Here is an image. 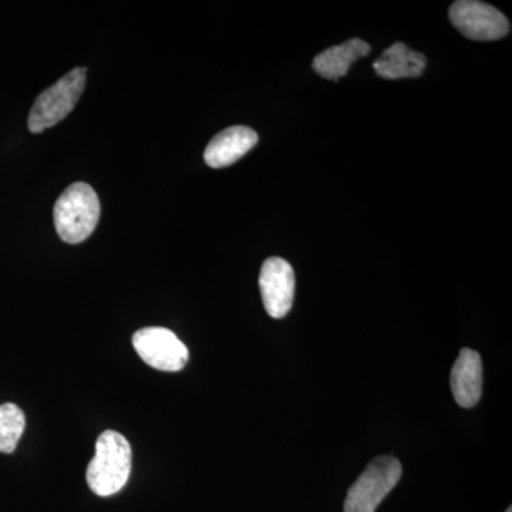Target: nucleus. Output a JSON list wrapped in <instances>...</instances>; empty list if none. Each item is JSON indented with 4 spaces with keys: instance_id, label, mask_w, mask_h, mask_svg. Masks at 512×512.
Wrapping results in <instances>:
<instances>
[{
    "instance_id": "nucleus-1",
    "label": "nucleus",
    "mask_w": 512,
    "mask_h": 512,
    "mask_svg": "<svg viewBox=\"0 0 512 512\" xmlns=\"http://www.w3.org/2000/svg\"><path fill=\"white\" fill-rule=\"evenodd\" d=\"M131 473V446L123 434L104 431L97 439L96 454L87 467V484L99 497L123 490Z\"/></svg>"
},
{
    "instance_id": "nucleus-2",
    "label": "nucleus",
    "mask_w": 512,
    "mask_h": 512,
    "mask_svg": "<svg viewBox=\"0 0 512 512\" xmlns=\"http://www.w3.org/2000/svg\"><path fill=\"white\" fill-rule=\"evenodd\" d=\"M53 220L57 235L67 244L86 241L99 224V195L89 184L70 185L56 201Z\"/></svg>"
},
{
    "instance_id": "nucleus-3",
    "label": "nucleus",
    "mask_w": 512,
    "mask_h": 512,
    "mask_svg": "<svg viewBox=\"0 0 512 512\" xmlns=\"http://www.w3.org/2000/svg\"><path fill=\"white\" fill-rule=\"evenodd\" d=\"M86 73V67H76L72 72L64 74L59 82L37 96L29 114L30 133H43L72 113L84 92Z\"/></svg>"
},
{
    "instance_id": "nucleus-4",
    "label": "nucleus",
    "mask_w": 512,
    "mask_h": 512,
    "mask_svg": "<svg viewBox=\"0 0 512 512\" xmlns=\"http://www.w3.org/2000/svg\"><path fill=\"white\" fill-rule=\"evenodd\" d=\"M402 473V464L397 458H375L350 487L345 512H375L386 495L399 483Z\"/></svg>"
},
{
    "instance_id": "nucleus-5",
    "label": "nucleus",
    "mask_w": 512,
    "mask_h": 512,
    "mask_svg": "<svg viewBox=\"0 0 512 512\" xmlns=\"http://www.w3.org/2000/svg\"><path fill=\"white\" fill-rule=\"evenodd\" d=\"M450 20L461 35L478 42L503 39L510 33L504 13L477 0H458L450 8Z\"/></svg>"
},
{
    "instance_id": "nucleus-6",
    "label": "nucleus",
    "mask_w": 512,
    "mask_h": 512,
    "mask_svg": "<svg viewBox=\"0 0 512 512\" xmlns=\"http://www.w3.org/2000/svg\"><path fill=\"white\" fill-rule=\"evenodd\" d=\"M138 356L161 372H180L190 359L187 346L165 328H144L133 336Z\"/></svg>"
},
{
    "instance_id": "nucleus-7",
    "label": "nucleus",
    "mask_w": 512,
    "mask_h": 512,
    "mask_svg": "<svg viewBox=\"0 0 512 512\" xmlns=\"http://www.w3.org/2000/svg\"><path fill=\"white\" fill-rule=\"evenodd\" d=\"M259 288L268 315L274 319L285 318L292 309L295 295V274L291 264L278 256L266 259L259 275Z\"/></svg>"
},
{
    "instance_id": "nucleus-8",
    "label": "nucleus",
    "mask_w": 512,
    "mask_h": 512,
    "mask_svg": "<svg viewBox=\"0 0 512 512\" xmlns=\"http://www.w3.org/2000/svg\"><path fill=\"white\" fill-rule=\"evenodd\" d=\"M258 143V134L252 128L234 126L225 128L212 138L205 148L204 160L211 168H224L237 163Z\"/></svg>"
},
{
    "instance_id": "nucleus-9",
    "label": "nucleus",
    "mask_w": 512,
    "mask_h": 512,
    "mask_svg": "<svg viewBox=\"0 0 512 512\" xmlns=\"http://www.w3.org/2000/svg\"><path fill=\"white\" fill-rule=\"evenodd\" d=\"M451 390L456 402L464 409H471L480 402L483 393V362L476 350H460L451 370Z\"/></svg>"
},
{
    "instance_id": "nucleus-10",
    "label": "nucleus",
    "mask_w": 512,
    "mask_h": 512,
    "mask_svg": "<svg viewBox=\"0 0 512 512\" xmlns=\"http://www.w3.org/2000/svg\"><path fill=\"white\" fill-rule=\"evenodd\" d=\"M426 57L397 42L384 50L382 57L373 64L377 76L387 80L419 77L426 69Z\"/></svg>"
},
{
    "instance_id": "nucleus-11",
    "label": "nucleus",
    "mask_w": 512,
    "mask_h": 512,
    "mask_svg": "<svg viewBox=\"0 0 512 512\" xmlns=\"http://www.w3.org/2000/svg\"><path fill=\"white\" fill-rule=\"evenodd\" d=\"M370 46L362 39H350L342 45L323 50L313 59V70L323 79L339 80L348 74L356 60L369 55Z\"/></svg>"
},
{
    "instance_id": "nucleus-12",
    "label": "nucleus",
    "mask_w": 512,
    "mask_h": 512,
    "mask_svg": "<svg viewBox=\"0 0 512 512\" xmlns=\"http://www.w3.org/2000/svg\"><path fill=\"white\" fill-rule=\"evenodd\" d=\"M25 427V413L16 404L0 406V453L10 454L16 450Z\"/></svg>"
},
{
    "instance_id": "nucleus-13",
    "label": "nucleus",
    "mask_w": 512,
    "mask_h": 512,
    "mask_svg": "<svg viewBox=\"0 0 512 512\" xmlns=\"http://www.w3.org/2000/svg\"><path fill=\"white\" fill-rule=\"evenodd\" d=\"M507 512H512L511 508H508Z\"/></svg>"
}]
</instances>
